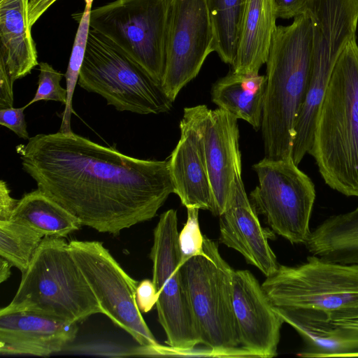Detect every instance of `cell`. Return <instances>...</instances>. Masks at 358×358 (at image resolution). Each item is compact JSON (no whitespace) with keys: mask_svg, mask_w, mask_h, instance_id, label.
Returning a JSON list of instances; mask_svg holds the SVG:
<instances>
[{"mask_svg":"<svg viewBox=\"0 0 358 358\" xmlns=\"http://www.w3.org/2000/svg\"><path fill=\"white\" fill-rule=\"evenodd\" d=\"M150 257L158 300V321L169 346L189 350L201 343L180 271L177 211L163 213L153 232Z\"/></svg>","mask_w":358,"mask_h":358,"instance_id":"cell-11","label":"cell"},{"mask_svg":"<svg viewBox=\"0 0 358 358\" xmlns=\"http://www.w3.org/2000/svg\"><path fill=\"white\" fill-rule=\"evenodd\" d=\"M325 182L358 196V45L351 39L338 58L322 102L309 152Z\"/></svg>","mask_w":358,"mask_h":358,"instance_id":"cell-3","label":"cell"},{"mask_svg":"<svg viewBox=\"0 0 358 358\" xmlns=\"http://www.w3.org/2000/svg\"><path fill=\"white\" fill-rule=\"evenodd\" d=\"M78 323L27 311L0 313V353L39 357L59 352L72 343Z\"/></svg>","mask_w":358,"mask_h":358,"instance_id":"cell-17","label":"cell"},{"mask_svg":"<svg viewBox=\"0 0 358 358\" xmlns=\"http://www.w3.org/2000/svg\"><path fill=\"white\" fill-rule=\"evenodd\" d=\"M232 306L240 345L255 357L277 355L285 322L262 285L248 270L234 271Z\"/></svg>","mask_w":358,"mask_h":358,"instance_id":"cell-15","label":"cell"},{"mask_svg":"<svg viewBox=\"0 0 358 358\" xmlns=\"http://www.w3.org/2000/svg\"><path fill=\"white\" fill-rule=\"evenodd\" d=\"M69 245L103 314L139 345H158L136 303L138 282L123 269L101 242L73 240Z\"/></svg>","mask_w":358,"mask_h":358,"instance_id":"cell-12","label":"cell"},{"mask_svg":"<svg viewBox=\"0 0 358 358\" xmlns=\"http://www.w3.org/2000/svg\"><path fill=\"white\" fill-rule=\"evenodd\" d=\"M266 85V75L231 71L213 84L212 101L258 130L261 128Z\"/></svg>","mask_w":358,"mask_h":358,"instance_id":"cell-22","label":"cell"},{"mask_svg":"<svg viewBox=\"0 0 358 358\" xmlns=\"http://www.w3.org/2000/svg\"><path fill=\"white\" fill-rule=\"evenodd\" d=\"M313 30L306 13L292 24L278 25L266 62L265 90L261 132L265 157L292 159L296 120L310 74Z\"/></svg>","mask_w":358,"mask_h":358,"instance_id":"cell-2","label":"cell"},{"mask_svg":"<svg viewBox=\"0 0 358 358\" xmlns=\"http://www.w3.org/2000/svg\"><path fill=\"white\" fill-rule=\"evenodd\" d=\"M262 287L277 307L315 309L332 320L351 319L358 313V264L311 255L296 266L280 264Z\"/></svg>","mask_w":358,"mask_h":358,"instance_id":"cell-7","label":"cell"},{"mask_svg":"<svg viewBox=\"0 0 358 358\" xmlns=\"http://www.w3.org/2000/svg\"><path fill=\"white\" fill-rule=\"evenodd\" d=\"M25 108L26 107L23 106L0 109V124L10 129L19 138L29 140L30 138L24 114Z\"/></svg>","mask_w":358,"mask_h":358,"instance_id":"cell-30","label":"cell"},{"mask_svg":"<svg viewBox=\"0 0 358 358\" xmlns=\"http://www.w3.org/2000/svg\"><path fill=\"white\" fill-rule=\"evenodd\" d=\"M43 238L23 224L12 220H0V256L22 273Z\"/></svg>","mask_w":358,"mask_h":358,"instance_id":"cell-26","label":"cell"},{"mask_svg":"<svg viewBox=\"0 0 358 358\" xmlns=\"http://www.w3.org/2000/svg\"><path fill=\"white\" fill-rule=\"evenodd\" d=\"M197 208H187V221L178 234V245L180 254V266L189 258L205 255L203 250L204 235L201 234Z\"/></svg>","mask_w":358,"mask_h":358,"instance_id":"cell-28","label":"cell"},{"mask_svg":"<svg viewBox=\"0 0 358 358\" xmlns=\"http://www.w3.org/2000/svg\"><path fill=\"white\" fill-rule=\"evenodd\" d=\"M13 85L5 64L0 59V109L13 107Z\"/></svg>","mask_w":358,"mask_h":358,"instance_id":"cell-33","label":"cell"},{"mask_svg":"<svg viewBox=\"0 0 358 358\" xmlns=\"http://www.w3.org/2000/svg\"><path fill=\"white\" fill-rule=\"evenodd\" d=\"M136 299L141 313H148L156 305L158 296L152 280L145 279L138 282Z\"/></svg>","mask_w":358,"mask_h":358,"instance_id":"cell-31","label":"cell"},{"mask_svg":"<svg viewBox=\"0 0 358 358\" xmlns=\"http://www.w3.org/2000/svg\"><path fill=\"white\" fill-rule=\"evenodd\" d=\"M92 2L93 0H85V8L79 20L69 64L64 74L67 100L61 116L62 123L59 130L61 132L72 131L71 118L73 113V96L86 51Z\"/></svg>","mask_w":358,"mask_h":358,"instance_id":"cell-27","label":"cell"},{"mask_svg":"<svg viewBox=\"0 0 358 358\" xmlns=\"http://www.w3.org/2000/svg\"><path fill=\"white\" fill-rule=\"evenodd\" d=\"M38 87L33 99L24 106L38 101H55L66 104L67 90L60 85V81L64 74L55 69L47 62H40Z\"/></svg>","mask_w":358,"mask_h":358,"instance_id":"cell-29","label":"cell"},{"mask_svg":"<svg viewBox=\"0 0 358 358\" xmlns=\"http://www.w3.org/2000/svg\"><path fill=\"white\" fill-rule=\"evenodd\" d=\"M258 185L250 192L252 203L271 229L292 244H306L315 199V186L292 159L264 157L253 165Z\"/></svg>","mask_w":358,"mask_h":358,"instance_id":"cell-10","label":"cell"},{"mask_svg":"<svg viewBox=\"0 0 358 358\" xmlns=\"http://www.w3.org/2000/svg\"><path fill=\"white\" fill-rule=\"evenodd\" d=\"M0 1H1V0H0Z\"/></svg>","mask_w":358,"mask_h":358,"instance_id":"cell-38","label":"cell"},{"mask_svg":"<svg viewBox=\"0 0 358 358\" xmlns=\"http://www.w3.org/2000/svg\"><path fill=\"white\" fill-rule=\"evenodd\" d=\"M78 84L89 92L101 95L118 111L159 114L170 111L173 106V101L161 83L91 28Z\"/></svg>","mask_w":358,"mask_h":358,"instance_id":"cell-8","label":"cell"},{"mask_svg":"<svg viewBox=\"0 0 358 358\" xmlns=\"http://www.w3.org/2000/svg\"><path fill=\"white\" fill-rule=\"evenodd\" d=\"M13 266L6 259L0 257V282H3L10 276V268Z\"/></svg>","mask_w":358,"mask_h":358,"instance_id":"cell-37","label":"cell"},{"mask_svg":"<svg viewBox=\"0 0 358 358\" xmlns=\"http://www.w3.org/2000/svg\"><path fill=\"white\" fill-rule=\"evenodd\" d=\"M304 12L313 30L310 74L296 120L292 157L296 165L311 150L317 115L335 64L356 37L358 0H308Z\"/></svg>","mask_w":358,"mask_h":358,"instance_id":"cell-5","label":"cell"},{"mask_svg":"<svg viewBox=\"0 0 358 358\" xmlns=\"http://www.w3.org/2000/svg\"><path fill=\"white\" fill-rule=\"evenodd\" d=\"M208 108H185L180 122V139L169 161L174 194L187 208H197L217 215L208 171L203 125Z\"/></svg>","mask_w":358,"mask_h":358,"instance_id":"cell-14","label":"cell"},{"mask_svg":"<svg viewBox=\"0 0 358 358\" xmlns=\"http://www.w3.org/2000/svg\"><path fill=\"white\" fill-rule=\"evenodd\" d=\"M308 0H273L277 18L290 19L302 14Z\"/></svg>","mask_w":358,"mask_h":358,"instance_id":"cell-32","label":"cell"},{"mask_svg":"<svg viewBox=\"0 0 358 358\" xmlns=\"http://www.w3.org/2000/svg\"><path fill=\"white\" fill-rule=\"evenodd\" d=\"M27 311L78 323L103 313L64 238L44 237L0 313Z\"/></svg>","mask_w":358,"mask_h":358,"instance_id":"cell-4","label":"cell"},{"mask_svg":"<svg viewBox=\"0 0 358 358\" xmlns=\"http://www.w3.org/2000/svg\"><path fill=\"white\" fill-rule=\"evenodd\" d=\"M22 0L0 1V59L14 83L37 65V52Z\"/></svg>","mask_w":358,"mask_h":358,"instance_id":"cell-21","label":"cell"},{"mask_svg":"<svg viewBox=\"0 0 358 358\" xmlns=\"http://www.w3.org/2000/svg\"><path fill=\"white\" fill-rule=\"evenodd\" d=\"M285 322L303 338L306 348L298 355L303 357H346L354 352L352 343L343 329L323 311L305 308L274 306Z\"/></svg>","mask_w":358,"mask_h":358,"instance_id":"cell-20","label":"cell"},{"mask_svg":"<svg viewBox=\"0 0 358 358\" xmlns=\"http://www.w3.org/2000/svg\"><path fill=\"white\" fill-rule=\"evenodd\" d=\"M332 321L343 329L346 337L353 345L354 352L348 355L346 357H352L358 354V318Z\"/></svg>","mask_w":358,"mask_h":358,"instance_id":"cell-35","label":"cell"},{"mask_svg":"<svg viewBox=\"0 0 358 358\" xmlns=\"http://www.w3.org/2000/svg\"><path fill=\"white\" fill-rule=\"evenodd\" d=\"M276 19L273 0H246L234 72L259 73L267 60Z\"/></svg>","mask_w":358,"mask_h":358,"instance_id":"cell-19","label":"cell"},{"mask_svg":"<svg viewBox=\"0 0 358 358\" xmlns=\"http://www.w3.org/2000/svg\"><path fill=\"white\" fill-rule=\"evenodd\" d=\"M214 34V52L225 64L236 59L246 0H207Z\"/></svg>","mask_w":358,"mask_h":358,"instance_id":"cell-25","label":"cell"},{"mask_svg":"<svg viewBox=\"0 0 358 358\" xmlns=\"http://www.w3.org/2000/svg\"><path fill=\"white\" fill-rule=\"evenodd\" d=\"M169 10V0H115L92 9L90 25L162 85Z\"/></svg>","mask_w":358,"mask_h":358,"instance_id":"cell-9","label":"cell"},{"mask_svg":"<svg viewBox=\"0 0 358 358\" xmlns=\"http://www.w3.org/2000/svg\"><path fill=\"white\" fill-rule=\"evenodd\" d=\"M10 220L34 229L43 237L66 238L82 226L76 215L39 189L18 200Z\"/></svg>","mask_w":358,"mask_h":358,"instance_id":"cell-24","label":"cell"},{"mask_svg":"<svg viewBox=\"0 0 358 358\" xmlns=\"http://www.w3.org/2000/svg\"><path fill=\"white\" fill-rule=\"evenodd\" d=\"M214 52L207 0H169L166 63L162 87L174 101Z\"/></svg>","mask_w":358,"mask_h":358,"instance_id":"cell-13","label":"cell"},{"mask_svg":"<svg viewBox=\"0 0 358 358\" xmlns=\"http://www.w3.org/2000/svg\"><path fill=\"white\" fill-rule=\"evenodd\" d=\"M205 255L180 266L190 310L201 343L233 357H254L240 345L232 306L234 270L221 257L216 242L204 236Z\"/></svg>","mask_w":358,"mask_h":358,"instance_id":"cell-6","label":"cell"},{"mask_svg":"<svg viewBox=\"0 0 358 358\" xmlns=\"http://www.w3.org/2000/svg\"><path fill=\"white\" fill-rule=\"evenodd\" d=\"M238 119L217 108L208 110L203 135L209 179L217 215L225 209L241 164Z\"/></svg>","mask_w":358,"mask_h":358,"instance_id":"cell-18","label":"cell"},{"mask_svg":"<svg viewBox=\"0 0 358 358\" xmlns=\"http://www.w3.org/2000/svg\"><path fill=\"white\" fill-rule=\"evenodd\" d=\"M305 245L324 259L358 264V207L325 220L311 231Z\"/></svg>","mask_w":358,"mask_h":358,"instance_id":"cell-23","label":"cell"},{"mask_svg":"<svg viewBox=\"0 0 358 358\" xmlns=\"http://www.w3.org/2000/svg\"><path fill=\"white\" fill-rule=\"evenodd\" d=\"M17 202V199L11 196L7 183L1 180L0 182V220L10 219Z\"/></svg>","mask_w":358,"mask_h":358,"instance_id":"cell-34","label":"cell"},{"mask_svg":"<svg viewBox=\"0 0 358 358\" xmlns=\"http://www.w3.org/2000/svg\"><path fill=\"white\" fill-rule=\"evenodd\" d=\"M220 216V241L245 258L266 277L273 275L279 264L268 244L275 234L260 224L250 203L241 176V164L236 171L234 185L223 213Z\"/></svg>","mask_w":358,"mask_h":358,"instance_id":"cell-16","label":"cell"},{"mask_svg":"<svg viewBox=\"0 0 358 358\" xmlns=\"http://www.w3.org/2000/svg\"><path fill=\"white\" fill-rule=\"evenodd\" d=\"M16 150L38 189L99 232L151 220L174 193L168 160L135 158L73 131L37 134Z\"/></svg>","mask_w":358,"mask_h":358,"instance_id":"cell-1","label":"cell"},{"mask_svg":"<svg viewBox=\"0 0 358 358\" xmlns=\"http://www.w3.org/2000/svg\"><path fill=\"white\" fill-rule=\"evenodd\" d=\"M57 0H29V25L32 26L41 15Z\"/></svg>","mask_w":358,"mask_h":358,"instance_id":"cell-36","label":"cell"}]
</instances>
